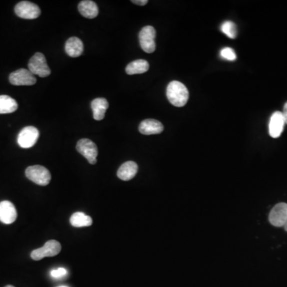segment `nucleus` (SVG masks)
Returning <instances> with one entry per match:
<instances>
[{
	"mask_svg": "<svg viewBox=\"0 0 287 287\" xmlns=\"http://www.w3.org/2000/svg\"><path fill=\"white\" fill-rule=\"evenodd\" d=\"M167 97L172 105L183 107L186 105L189 97L188 89L178 81H172L167 87Z\"/></svg>",
	"mask_w": 287,
	"mask_h": 287,
	"instance_id": "obj_1",
	"label": "nucleus"
},
{
	"mask_svg": "<svg viewBox=\"0 0 287 287\" xmlns=\"http://www.w3.org/2000/svg\"><path fill=\"white\" fill-rule=\"evenodd\" d=\"M25 173L30 181L41 186H46L51 180L50 172L46 168L41 165L28 167Z\"/></svg>",
	"mask_w": 287,
	"mask_h": 287,
	"instance_id": "obj_2",
	"label": "nucleus"
},
{
	"mask_svg": "<svg viewBox=\"0 0 287 287\" xmlns=\"http://www.w3.org/2000/svg\"><path fill=\"white\" fill-rule=\"evenodd\" d=\"M61 246L59 242L54 240H49L42 248L34 250L30 254L32 260L39 261L46 257H54L60 253Z\"/></svg>",
	"mask_w": 287,
	"mask_h": 287,
	"instance_id": "obj_3",
	"label": "nucleus"
},
{
	"mask_svg": "<svg viewBox=\"0 0 287 287\" xmlns=\"http://www.w3.org/2000/svg\"><path fill=\"white\" fill-rule=\"evenodd\" d=\"M29 70L34 75H38L41 77H46L51 73L50 67L46 63V57L42 53H36L30 58L28 63Z\"/></svg>",
	"mask_w": 287,
	"mask_h": 287,
	"instance_id": "obj_4",
	"label": "nucleus"
},
{
	"mask_svg": "<svg viewBox=\"0 0 287 287\" xmlns=\"http://www.w3.org/2000/svg\"><path fill=\"white\" fill-rule=\"evenodd\" d=\"M157 32L153 26H146L139 33V41L142 50L148 54H152L156 50L155 38Z\"/></svg>",
	"mask_w": 287,
	"mask_h": 287,
	"instance_id": "obj_5",
	"label": "nucleus"
},
{
	"mask_svg": "<svg viewBox=\"0 0 287 287\" xmlns=\"http://www.w3.org/2000/svg\"><path fill=\"white\" fill-rule=\"evenodd\" d=\"M77 152L82 155L88 162L91 165H95L97 163V157L98 154V150L95 143L93 142L89 139H81L77 142L76 146Z\"/></svg>",
	"mask_w": 287,
	"mask_h": 287,
	"instance_id": "obj_6",
	"label": "nucleus"
},
{
	"mask_svg": "<svg viewBox=\"0 0 287 287\" xmlns=\"http://www.w3.org/2000/svg\"><path fill=\"white\" fill-rule=\"evenodd\" d=\"M39 137V131L34 126H26L18 135V145L22 149H30L35 145Z\"/></svg>",
	"mask_w": 287,
	"mask_h": 287,
	"instance_id": "obj_7",
	"label": "nucleus"
},
{
	"mask_svg": "<svg viewBox=\"0 0 287 287\" xmlns=\"http://www.w3.org/2000/svg\"><path fill=\"white\" fill-rule=\"evenodd\" d=\"M14 12L16 15L25 19H34L41 14L39 6L28 1H22L17 3L14 7Z\"/></svg>",
	"mask_w": 287,
	"mask_h": 287,
	"instance_id": "obj_8",
	"label": "nucleus"
},
{
	"mask_svg": "<svg viewBox=\"0 0 287 287\" xmlns=\"http://www.w3.org/2000/svg\"><path fill=\"white\" fill-rule=\"evenodd\" d=\"M9 81L14 85H33L37 79L29 69H19L10 73Z\"/></svg>",
	"mask_w": 287,
	"mask_h": 287,
	"instance_id": "obj_9",
	"label": "nucleus"
},
{
	"mask_svg": "<svg viewBox=\"0 0 287 287\" xmlns=\"http://www.w3.org/2000/svg\"><path fill=\"white\" fill-rule=\"evenodd\" d=\"M269 221L276 228H284L287 221V204L280 203L276 204L270 213Z\"/></svg>",
	"mask_w": 287,
	"mask_h": 287,
	"instance_id": "obj_10",
	"label": "nucleus"
},
{
	"mask_svg": "<svg viewBox=\"0 0 287 287\" xmlns=\"http://www.w3.org/2000/svg\"><path fill=\"white\" fill-rule=\"evenodd\" d=\"M286 122L282 112L276 111L272 114L269 122V134L273 138H278L284 132Z\"/></svg>",
	"mask_w": 287,
	"mask_h": 287,
	"instance_id": "obj_11",
	"label": "nucleus"
},
{
	"mask_svg": "<svg viewBox=\"0 0 287 287\" xmlns=\"http://www.w3.org/2000/svg\"><path fill=\"white\" fill-rule=\"evenodd\" d=\"M17 219V212L14 204L4 200L0 202V221L5 224H10Z\"/></svg>",
	"mask_w": 287,
	"mask_h": 287,
	"instance_id": "obj_12",
	"label": "nucleus"
},
{
	"mask_svg": "<svg viewBox=\"0 0 287 287\" xmlns=\"http://www.w3.org/2000/svg\"><path fill=\"white\" fill-rule=\"evenodd\" d=\"M164 130V125L155 119H146L139 125L140 133L144 135H154L161 133Z\"/></svg>",
	"mask_w": 287,
	"mask_h": 287,
	"instance_id": "obj_13",
	"label": "nucleus"
},
{
	"mask_svg": "<svg viewBox=\"0 0 287 287\" xmlns=\"http://www.w3.org/2000/svg\"><path fill=\"white\" fill-rule=\"evenodd\" d=\"M65 50L69 57H79L83 53V42L77 37L69 38L65 42Z\"/></svg>",
	"mask_w": 287,
	"mask_h": 287,
	"instance_id": "obj_14",
	"label": "nucleus"
},
{
	"mask_svg": "<svg viewBox=\"0 0 287 287\" xmlns=\"http://www.w3.org/2000/svg\"><path fill=\"white\" fill-rule=\"evenodd\" d=\"M138 171V166L133 161H127L124 163L117 171L119 179L124 181L132 180L136 176Z\"/></svg>",
	"mask_w": 287,
	"mask_h": 287,
	"instance_id": "obj_15",
	"label": "nucleus"
},
{
	"mask_svg": "<svg viewBox=\"0 0 287 287\" xmlns=\"http://www.w3.org/2000/svg\"><path fill=\"white\" fill-rule=\"evenodd\" d=\"M109 108V102L103 97L96 98L91 102L93 119L96 121H101L105 117V112Z\"/></svg>",
	"mask_w": 287,
	"mask_h": 287,
	"instance_id": "obj_16",
	"label": "nucleus"
},
{
	"mask_svg": "<svg viewBox=\"0 0 287 287\" xmlns=\"http://www.w3.org/2000/svg\"><path fill=\"white\" fill-rule=\"evenodd\" d=\"M80 14L85 18H94L98 14V7L97 4L91 0H84L78 4Z\"/></svg>",
	"mask_w": 287,
	"mask_h": 287,
	"instance_id": "obj_17",
	"label": "nucleus"
},
{
	"mask_svg": "<svg viewBox=\"0 0 287 287\" xmlns=\"http://www.w3.org/2000/svg\"><path fill=\"white\" fill-rule=\"evenodd\" d=\"M149 69V64L146 60L138 59L132 61L125 68V71L129 75L133 74H141L148 71Z\"/></svg>",
	"mask_w": 287,
	"mask_h": 287,
	"instance_id": "obj_18",
	"label": "nucleus"
},
{
	"mask_svg": "<svg viewBox=\"0 0 287 287\" xmlns=\"http://www.w3.org/2000/svg\"><path fill=\"white\" fill-rule=\"evenodd\" d=\"M17 109L18 103L15 100L7 95H0V114L14 113Z\"/></svg>",
	"mask_w": 287,
	"mask_h": 287,
	"instance_id": "obj_19",
	"label": "nucleus"
},
{
	"mask_svg": "<svg viewBox=\"0 0 287 287\" xmlns=\"http://www.w3.org/2000/svg\"><path fill=\"white\" fill-rule=\"evenodd\" d=\"M69 222L74 228H84L91 226L93 220L90 216L84 214L83 212H75L72 215Z\"/></svg>",
	"mask_w": 287,
	"mask_h": 287,
	"instance_id": "obj_20",
	"label": "nucleus"
},
{
	"mask_svg": "<svg viewBox=\"0 0 287 287\" xmlns=\"http://www.w3.org/2000/svg\"><path fill=\"white\" fill-rule=\"evenodd\" d=\"M221 30L228 38H236L237 37V26L232 21H226L221 25Z\"/></svg>",
	"mask_w": 287,
	"mask_h": 287,
	"instance_id": "obj_21",
	"label": "nucleus"
},
{
	"mask_svg": "<svg viewBox=\"0 0 287 287\" xmlns=\"http://www.w3.org/2000/svg\"><path fill=\"white\" fill-rule=\"evenodd\" d=\"M220 55L223 58L228 60V61H235L237 58L235 50L230 47L223 48L220 51Z\"/></svg>",
	"mask_w": 287,
	"mask_h": 287,
	"instance_id": "obj_22",
	"label": "nucleus"
},
{
	"mask_svg": "<svg viewBox=\"0 0 287 287\" xmlns=\"http://www.w3.org/2000/svg\"><path fill=\"white\" fill-rule=\"evenodd\" d=\"M67 274V271L63 268H57V269L53 270L50 272V276L54 279H60L64 277Z\"/></svg>",
	"mask_w": 287,
	"mask_h": 287,
	"instance_id": "obj_23",
	"label": "nucleus"
},
{
	"mask_svg": "<svg viewBox=\"0 0 287 287\" xmlns=\"http://www.w3.org/2000/svg\"><path fill=\"white\" fill-rule=\"evenodd\" d=\"M132 2L134 4H137L139 6H145L148 3V0H133Z\"/></svg>",
	"mask_w": 287,
	"mask_h": 287,
	"instance_id": "obj_24",
	"label": "nucleus"
},
{
	"mask_svg": "<svg viewBox=\"0 0 287 287\" xmlns=\"http://www.w3.org/2000/svg\"><path fill=\"white\" fill-rule=\"evenodd\" d=\"M284 115V120H285L286 124L287 125V102L284 105V111L282 112Z\"/></svg>",
	"mask_w": 287,
	"mask_h": 287,
	"instance_id": "obj_25",
	"label": "nucleus"
},
{
	"mask_svg": "<svg viewBox=\"0 0 287 287\" xmlns=\"http://www.w3.org/2000/svg\"><path fill=\"white\" fill-rule=\"evenodd\" d=\"M284 228H285L286 231H287V223H286L285 226H284Z\"/></svg>",
	"mask_w": 287,
	"mask_h": 287,
	"instance_id": "obj_26",
	"label": "nucleus"
},
{
	"mask_svg": "<svg viewBox=\"0 0 287 287\" xmlns=\"http://www.w3.org/2000/svg\"><path fill=\"white\" fill-rule=\"evenodd\" d=\"M13 287V286H11V285H8V286H6V287Z\"/></svg>",
	"mask_w": 287,
	"mask_h": 287,
	"instance_id": "obj_27",
	"label": "nucleus"
},
{
	"mask_svg": "<svg viewBox=\"0 0 287 287\" xmlns=\"http://www.w3.org/2000/svg\"><path fill=\"white\" fill-rule=\"evenodd\" d=\"M65 287V286H61V287Z\"/></svg>",
	"mask_w": 287,
	"mask_h": 287,
	"instance_id": "obj_28",
	"label": "nucleus"
}]
</instances>
